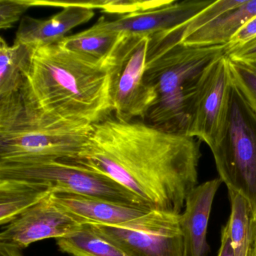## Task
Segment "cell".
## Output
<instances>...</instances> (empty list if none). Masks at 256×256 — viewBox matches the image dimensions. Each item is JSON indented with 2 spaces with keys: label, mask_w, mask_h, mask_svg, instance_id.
Segmentation results:
<instances>
[{
  "label": "cell",
  "mask_w": 256,
  "mask_h": 256,
  "mask_svg": "<svg viewBox=\"0 0 256 256\" xmlns=\"http://www.w3.org/2000/svg\"><path fill=\"white\" fill-rule=\"evenodd\" d=\"M254 246H256V242H254Z\"/></svg>",
  "instance_id": "30"
},
{
  "label": "cell",
  "mask_w": 256,
  "mask_h": 256,
  "mask_svg": "<svg viewBox=\"0 0 256 256\" xmlns=\"http://www.w3.org/2000/svg\"><path fill=\"white\" fill-rule=\"evenodd\" d=\"M226 55L233 60L245 61L256 59V37L246 44L230 50Z\"/></svg>",
  "instance_id": "25"
},
{
  "label": "cell",
  "mask_w": 256,
  "mask_h": 256,
  "mask_svg": "<svg viewBox=\"0 0 256 256\" xmlns=\"http://www.w3.org/2000/svg\"><path fill=\"white\" fill-rule=\"evenodd\" d=\"M256 37V16L248 20L232 38L226 48V54L252 41Z\"/></svg>",
  "instance_id": "24"
},
{
  "label": "cell",
  "mask_w": 256,
  "mask_h": 256,
  "mask_svg": "<svg viewBox=\"0 0 256 256\" xmlns=\"http://www.w3.org/2000/svg\"><path fill=\"white\" fill-rule=\"evenodd\" d=\"M0 256H24L22 251L17 248L0 246Z\"/></svg>",
  "instance_id": "27"
},
{
  "label": "cell",
  "mask_w": 256,
  "mask_h": 256,
  "mask_svg": "<svg viewBox=\"0 0 256 256\" xmlns=\"http://www.w3.org/2000/svg\"><path fill=\"white\" fill-rule=\"evenodd\" d=\"M121 34H97L90 30L66 36L58 44L73 52L103 60L112 52Z\"/></svg>",
  "instance_id": "21"
},
{
  "label": "cell",
  "mask_w": 256,
  "mask_h": 256,
  "mask_svg": "<svg viewBox=\"0 0 256 256\" xmlns=\"http://www.w3.org/2000/svg\"><path fill=\"white\" fill-rule=\"evenodd\" d=\"M95 16L94 10L66 6L47 20L25 16L20 20L14 43L32 50L60 42L72 30L88 23Z\"/></svg>",
  "instance_id": "13"
},
{
  "label": "cell",
  "mask_w": 256,
  "mask_h": 256,
  "mask_svg": "<svg viewBox=\"0 0 256 256\" xmlns=\"http://www.w3.org/2000/svg\"><path fill=\"white\" fill-rule=\"evenodd\" d=\"M0 178L40 181L52 186L54 192L74 193L116 203L148 206L110 176L70 160L0 162Z\"/></svg>",
  "instance_id": "6"
},
{
  "label": "cell",
  "mask_w": 256,
  "mask_h": 256,
  "mask_svg": "<svg viewBox=\"0 0 256 256\" xmlns=\"http://www.w3.org/2000/svg\"><path fill=\"white\" fill-rule=\"evenodd\" d=\"M180 214L154 210L122 226L90 224L127 256H190Z\"/></svg>",
  "instance_id": "8"
},
{
  "label": "cell",
  "mask_w": 256,
  "mask_h": 256,
  "mask_svg": "<svg viewBox=\"0 0 256 256\" xmlns=\"http://www.w3.org/2000/svg\"><path fill=\"white\" fill-rule=\"evenodd\" d=\"M200 142L110 116L94 124L79 156L66 160L110 176L152 209L180 214L198 186Z\"/></svg>",
  "instance_id": "1"
},
{
  "label": "cell",
  "mask_w": 256,
  "mask_h": 256,
  "mask_svg": "<svg viewBox=\"0 0 256 256\" xmlns=\"http://www.w3.org/2000/svg\"><path fill=\"white\" fill-rule=\"evenodd\" d=\"M31 7L29 0H0V29L11 28Z\"/></svg>",
  "instance_id": "23"
},
{
  "label": "cell",
  "mask_w": 256,
  "mask_h": 256,
  "mask_svg": "<svg viewBox=\"0 0 256 256\" xmlns=\"http://www.w3.org/2000/svg\"><path fill=\"white\" fill-rule=\"evenodd\" d=\"M244 0H217L214 1L208 8L196 14L191 20L182 24L180 26L166 31L154 34V37L163 44L175 46L180 44L181 40L191 35L202 26L216 18L223 13L241 5Z\"/></svg>",
  "instance_id": "20"
},
{
  "label": "cell",
  "mask_w": 256,
  "mask_h": 256,
  "mask_svg": "<svg viewBox=\"0 0 256 256\" xmlns=\"http://www.w3.org/2000/svg\"><path fill=\"white\" fill-rule=\"evenodd\" d=\"M59 250L72 256H127L120 248L97 233L90 224L56 239Z\"/></svg>",
  "instance_id": "19"
},
{
  "label": "cell",
  "mask_w": 256,
  "mask_h": 256,
  "mask_svg": "<svg viewBox=\"0 0 256 256\" xmlns=\"http://www.w3.org/2000/svg\"><path fill=\"white\" fill-rule=\"evenodd\" d=\"M54 192L46 182L0 178V224L6 226Z\"/></svg>",
  "instance_id": "16"
},
{
  "label": "cell",
  "mask_w": 256,
  "mask_h": 256,
  "mask_svg": "<svg viewBox=\"0 0 256 256\" xmlns=\"http://www.w3.org/2000/svg\"><path fill=\"white\" fill-rule=\"evenodd\" d=\"M238 62H241V64H244V66L256 72V59L250 60L238 61Z\"/></svg>",
  "instance_id": "28"
},
{
  "label": "cell",
  "mask_w": 256,
  "mask_h": 256,
  "mask_svg": "<svg viewBox=\"0 0 256 256\" xmlns=\"http://www.w3.org/2000/svg\"><path fill=\"white\" fill-rule=\"evenodd\" d=\"M218 256H235L232 242L224 226H223L221 230V246Z\"/></svg>",
  "instance_id": "26"
},
{
  "label": "cell",
  "mask_w": 256,
  "mask_h": 256,
  "mask_svg": "<svg viewBox=\"0 0 256 256\" xmlns=\"http://www.w3.org/2000/svg\"><path fill=\"white\" fill-rule=\"evenodd\" d=\"M214 2L211 0H170L162 6L120 16L114 20L100 18L90 30L97 34L150 36L180 26Z\"/></svg>",
  "instance_id": "11"
},
{
  "label": "cell",
  "mask_w": 256,
  "mask_h": 256,
  "mask_svg": "<svg viewBox=\"0 0 256 256\" xmlns=\"http://www.w3.org/2000/svg\"><path fill=\"white\" fill-rule=\"evenodd\" d=\"M34 50L19 43L8 46L0 38V100L20 92L24 74Z\"/></svg>",
  "instance_id": "18"
},
{
  "label": "cell",
  "mask_w": 256,
  "mask_h": 256,
  "mask_svg": "<svg viewBox=\"0 0 256 256\" xmlns=\"http://www.w3.org/2000/svg\"><path fill=\"white\" fill-rule=\"evenodd\" d=\"M232 82L256 112V72L241 62L229 58Z\"/></svg>",
  "instance_id": "22"
},
{
  "label": "cell",
  "mask_w": 256,
  "mask_h": 256,
  "mask_svg": "<svg viewBox=\"0 0 256 256\" xmlns=\"http://www.w3.org/2000/svg\"><path fill=\"white\" fill-rule=\"evenodd\" d=\"M222 182L220 178L206 181L194 187L186 198L180 223L190 256H206L209 252L208 222L216 193Z\"/></svg>",
  "instance_id": "14"
},
{
  "label": "cell",
  "mask_w": 256,
  "mask_h": 256,
  "mask_svg": "<svg viewBox=\"0 0 256 256\" xmlns=\"http://www.w3.org/2000/svg\"><path fill=\"white\" fill-rule=\"evenodd\" d=\"M52 199L84 224L118 226L134 221L152 208L116 203L106 199L70 192H54Z\"/></svg>",
  "instance_id": "12"
},
{
  "label": "cell",
  "mask_w": 256,
  "mask_h": 256,
  "mask_svg": "<svg viewBox=\"0 0 256 256\" xmlns=\"http://www.w3.org/2000/svg\"><path fill=\"white\" fill-rule=\"evenodd\" d=\"M252 256H256V251L253 252L252 254Z\"/></svg>",
  "instance_id": "29"
},
{
  "label": "cell",
  "mask_w": 256,
  "mask_h": 256,
  "mask_svg": "<svg viewBox=\"0 0 256 256\" xmlns=\"http://www.w3.org/2000/svg\"><path fill=\"white\" fill-rule=\"evenodd\" d=\"M92 128L85 122L32 124L25 116L19 94L0 100V162L76 158L86 148Z\"/></svg>",
  "instance_id": "4"
},
{
  "label": "cell",
  "mask_w": 256,
  "mask_h": 256,
  "mask_svg": "<svg viewBox=\"0 0 256 256\" xmlns=\"http://www.w3.org/2000/svg\"><path fill=\"white\" fill-rule=\"evenodd\" d=\"M83 224L50 196L5 226L0 233V246L22 250L37 241L68 236Z\"/></svg>",
  "instance_id": "10"
},
{
  "label": "cell",
  "mask_w": 256,
  "mask_h": 256,
  "mask_svg": "<svg viewBox=\"0 0 256 256\" xmlns=\"http://www.w3.org/2000/svg\"><path fill=\"white\" fill-rule=\"evenodd\" d=\"M230 214L224 226L235 256H252L256 240V221L251 208L242 196L228 191Z\"/></svg>",
  "instance_id": "17"
},
{
  "label": "cell",
  "mask_w": 256,
  "mask_h": 256,
  "mask_svg": "<svg viewBox=\"0 0 256 256\" xmlns=\"http://www.w3.org/2000/svg\"><path fill=\"white\" fill-rule=\"evenodd\" d=\"M19 95L26 120L38 125H94L114 114L104 60L60 44L34 50Z\"/></svg>",
  "instance_id": "2"
},
{
  "label": "cell",
  "mask_w": 256,
  "mask_h": 256,
  "mask_svg": "<svg viewBox=\"0 0 256 256\" xmlns=\"http://www.w3.org/2000/svg\"><path fill=\"white\" fill-rule=\"evenodd\" d=\"M149 40V36L121 34L104 60L110 74L114 116L120 120H143L154 103L144 80Z\"/></svg>",
  "instance_id": "7"
},
{
  "label": "cell",
  "mask_w": 256,
  "mask_h": 256,
  "mask_svg": "<svg viewBox=\"0 0 256 256\" xmlns=\"http://www.w3.org/2000/svg\"><path fill=\"white\" fill-rule=\"evenodd\" d=\"M256 16V0H244L241 5L223 13L180 44L191 47L227 46L241 28Z\"/></svg>",
  "instance_id": "15"
},
{
  "label": "cell",
  "mask_w": 256,
  "mask_h": 256,
  "mask_svg": "<svg viewBox=\"0 0 256 256\" xmlns=\"http://www.w3.org/2000/svg\"><path fill=\"white\" fill-rule=\"evenodd\" d=\"M210 149L220 179L228 191L247 200L256 221V112L233 82L221 128Z\"/></svg>",
  "instance_id": "5"
},
{
  "label": "cell",
  "mask_w": 256,
  "mask_h": 256,
  "mask_svg": "<svg viewBox=\"0 0 256 256\" xmlns=\"http://www.w3.org/2000/svg\"><path fill=\"white\" fill-rule=\"evenodd\" d=\"M226 54V46H167L150 36L144 80L154 103L144 122L158 130L186 134L188 109L208 67Z\"/></svg>",
  "instance_id": "3"
},
{
  "label": "cell",
  "mask_w": 256,
  "mask_h": 256,
  "mask_svg": "<svg viewBox=\"0 0 256 256\" xmlns=\"http://www.w3.org/2000/svg\"><path fill=\"white\" fill-rule=\"evenodd\" d=\"M229 58L224 54L205 72L188 109L186 136L211 146L221 128L232 86Z\"/></svg>",
  "instance_id": "9"
}]
</instances>
